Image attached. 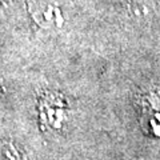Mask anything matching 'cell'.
<instances>
[{
    "label": "cell",
    "instance_id": "1",
    "mask_svg": "<svg viewBox=\"0 0 160 160\" xmlns=\"http://www.w3.org/2000/svg\"><path fill=\"white\" fill-rule=\"evenodd\" d=\"M0 160H20L18 149L11 143H0Z\"/></svg>",
    "mask_w": 160,
    "mask_h": 160
},
{
    "label": "cell",
    "instance_id": "2",
    "mask_svg": "<svg viewBox=\"0 0 160 160\" xmlns=\"http://www.w3.org/2000/svg\"><path fill=\"white\" fill-rule=\"evenodd\" d=\"M151 0H132V11L136 13H144L147 12V6L149 4Z\"/></svg>",
    "mask_w": 160,
    "mask_h": 160
}]
</instances>
